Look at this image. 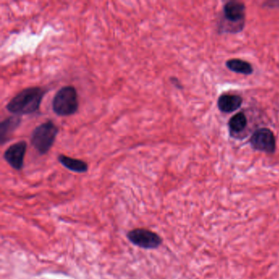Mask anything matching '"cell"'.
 <instances>
[{"instance_id":"cell-1","label":"cell","mask_w":279,"mask_h":279,"mask_svg":"<svg viewBox=\"0 0 279 279\" xmlns=\"http://www.w3.org/2000/svg\"><path fill=\"white\" fill-rule=\"evenodd\" d=\"M46 90L41 87H30L21 91L8 103V111L15 115H29L39 111Z\"/></svg>"},{"instance_id":"cell-2","label":"cell","mask_w":279,"mask_h":279,"mask_svg":"<svg viewBox=\"0 0 279 279\" xmlns=\"http://www.w3.org/2000/svg\"><path fill=\"white\" fill-rule=\"evenodd\" d=\"M58 132L59 128L52 120L44 122L31 133V145L40 155H45L53 147Z\"/></svg>"},{"instance_id":"cell-3","label":"cell","mask_w":279,"mask_h":279,"mask_svg":"<svg viewBox=\"0 0 279 279\" xmlns=\"http://www.w3.org/2000/svg\"><path fill=\"white\" fill-rule=\"evenodd\" d=\"M79 108L78 93L71 85L62 87L57 92L53 100V110L59 116L74 115Z\"/></svg>"},{"instance_id":"cell-4","label":"cell","mask_w":279,"mask_h":279,"mask_svg":"<svg viewBox=\"0 0 279 279\" xmlns=\"http://www.w3.org/2000/svg\"><path fill=\"white\" fill-rule=\"evenodd\" d=\"M225 27L228 32H239L243 29L246 18V6L239 1H228L223 9Z\"/></svg>"},{"instance_id":"cell-5","label":"cell","mask_w":279,"mask_h":279,"mask_svg":"<svg viewBox=\"0 0 279 279\" xmlns=\"http://www.w3.org/2000/svg\"><path fill=\"white\" fill-rule=\"evenodd\" d=\"M127 237L133 245L140 248L156 249L162 243V237L158 233L146 228H135L129 231Z\"/></svg>"},{"instance_id":"cell-6","label":"cell","mask_w":279,"mask_h":279,"mask_svg":"<svg viewBox=\"0 0 279 279\" xmlns=\"http://www.w3.org/2000/svg\"><path fill=\"white\" fill-rule=\"evenodd\" d=\"M250 144L253 149L262 153L272 154L276 150V138L272 131L268 128H260L252 133Z\"/></svg>"},{"instance_id":"cell-7","label":"cell","mask_w":279,"mask_h":279,"mask_svg":"<svg viewBox=\"0 0 279 279\" xmlns=\"http://www.w3.org/2000/svg\"><path fill=\"white\" fill-rule=\"evenodd\" d=\"M27 144L25 141L15 143L5 151L4 158L13 168L21 171L24 165V158L27 153Z\"/></svg>"},{"instance_id":"cell-8","label":"cell","mask_w":279,"mask_h":279,"mask_svg":"<svg viewBox=\"0 0 279 279\" xmlns=\"http://www.w3.org/2000/svg\"><path fill=\"white\" fill-rule=\"evenodd\" d=\"M243 99L237 94L224 93L218 99L217 105L219 111L224 113H232L241 107Z\"/></svg>"},{"instance_id":"cell-9","label":"cell","mask_w":279,"mask_h":279,"mask_svg":"<svg viewBox=\"0 0 279 279\" xmlns=\"http://www.w3.org/2000/svg\"><path fill=\"white\" fill-rule=\"evenodd\" d=\"M22 118L20 115H13L5 119L0 124V144L4 145L9 142L14 131L20 125Z\"/></svg>"},{"instance_id":"cell-10","label":"cell","mask_w":279,"mask_h":279,"mask_svg":"<svg viewBox=\"0 0 279 279\" xmlns=\"http://www.w3.org/2000/svg\"><path fill=\"white\" fill-rule=\"evenodd\" d=\"M58 162H60L62 166L70 171L76 172V173H84L88 171V165L86 162L76 158H71L65 155L58 156Z\"/></svg>"},{"instance_id":"cell-11","label":"cell","mask_w":279,"mask_h":279,"mask_svg":"<svg viewBox=\"0 0 279 279\" xmlns=\"http://www.w3.org/2000/svg\"><path fill=\"white\" fill-rule=\"evenodd\" d=\"M226 67L231 71L236 73L242 74L245 76H249L253 73V67L250 63L246 61L241 60L238 58H233L227 61Z\"/></svg>"},{"instance_id":"cell-12","label":"cell","mask_w":279,"mask_h":279,"mask_svg":"<svg viewBox=\"0 0 279 279\" xmlns=\"http://www.w3.org/2000/svg\"><path fill=\"white\" fill-rule=\"evenodd\" d=\"M246 124H247V119L243 112L235 114L228 121L229 132L232 135H237L246 128Z\"/></svg>"},{"instance_id":"cell-13","label":"cell","mask_w":279,"mask_h":279,"mask_svg":"<svg viewBox=\"0 0 279 279\" xmlns=\"http://www.w3.org/2000/svg\"><path fill=\"white\" fill-rule=\"evenodd\" d=\"M171 82L173 83L174 85H175V86L177 87V88H179V89H182V86H181V84H180V81H179V80H178V79H176V78H171Z\"/></svg>"}]
</instances>
